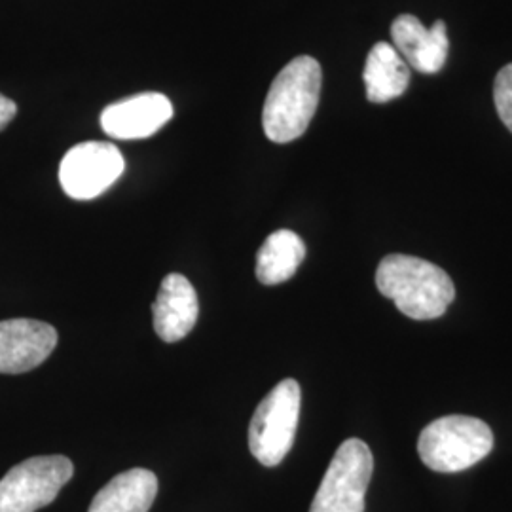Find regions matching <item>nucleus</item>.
Wrapping results in <instances>:
<instances>
[{
	"instance_id": "6e6552de",
	"label": "nucleus",
	"mask_w": 512,
	"mask_h": 512,
	"mask_svg": "<svg viewBox=\"0 0 512 512\" xmlns=\"http://www.w3.org/2000/svg\"><path fill=\"white\" fill-rule=\"evenodd\" d=\"M57 346V330L37 319L0 321V374H23L42 365Z\"/></svg>"
},
{
	"instance_id": "dca6fc26",
	"label": "nucleus",
	"mask_w": 512,
	"mask_h": 512,
	"mask_svg": "<svg viewBox=\"0 0 512 512\" xmlns=\"http://www.w3.org/2000/svg\"><path fill=\"white\" fill-rule=\"evenodd\" d=\"M16 114H18V105L0 93V131L8 128V124L14 120Z\"/></svg>"
},
{
	"instance_id": "39448f33",
	"label": "nucleus",
	"mask_w": 512,
	"mask_h": 512,
	"mask_svg": "<svg viewBox=\"0 0 512 512\" xmlns=\"http://www.w3.org/2000/svg\"><path fill=\"white\" fill-rule=\"evenodd\" d=\"M372 471L374 458L366 442L344 440L311 501L310 512H365V495Z\"/></svg>"
},
{
	"instance_id": "423d86ee",
	"label": "nucleus",
	"mask_w": 512,
	"mask_h": 512,
	"mask_svg": "<svg viewBox=\"0 0 512 512\" xmlns=\"http://www.w3.org/2000/svg\"><path fill=\"white\" fill-rule=\"evenodd\" d=\"M73 473V461L65 456L25 459L0 480V512H37L54 501Z\"/></svg>"
},
{
	"instance_id": "f8f14e48",
	"label": "nucleus",
	"mask_w": 512,
	"mask_h": 512,
	"mask_svg": "<svg viewBox=\"0 0 512 512\" xmlns=\"http://www.w3.org/2000/svg\"><path fill=\"white\" fill-rule=\"evenodd\" d=\"M158 494V478L148 469H129L93 497L88 512H148Z\"/></svg>"
},
{
	"instance_id": "7ed1b4c3",
	"label": "nucleus",
	"mask_w": 512,
	"mask_h": 512,
	"mask_svg": "<svg viewBox=\"0 0 512 512\" xmlns=\"http://www.w3.org/2000/svg\"><path fill=\"white\" fill-rule=\"evenodd\" d=\"M494 450V433L486 421L471 416H444L431 421L418 440L425 467L437 473H459Z\"/></svg>"
},
{
	"instance_id": "1a4fd4ad",
	"label": "nucleus",
	"mask_w": 512,
	"mask_h": 512,
	"mask_svg": "<svg viewBox=\"0 0 512 512\" xmlns=\"http://www.w3.org/2000/svg\"><path fill=\"white\" fill-rule=\"evenodd\" d=\"M173 116V105L162 93L148 92L116 101L103 110L101 128L120 141L147 139L164 128Z\"/></svg>"
},
{
	"instance_id": "ddd939ff",
	"label": "nucleus",
	"mask_w": 512,
	"mask_h": 512,
	"mask_svg": "<svg viewBox=\"0 0 512 512\" xmlns=\"http://www.w3.org/2000/svg\"><path fill=\"white\" fill-rule=\"evenodd\" d=\"M366 99L382 105L401 97L410 84V67L393 44L378 42L366 57Z\"/></svg>"
},
{
	"instance_id": "9b49d317",
	"label": "nucleus",
	"mask_w": 512,
	"mask_h": 512,
	"mask_svg": "<svg viewBox=\"0 0 512 512\" xmlns=\"http://www.w3.org/2000/svg\"><path fill=\"white\" fill-rule=\"evenodd\" d=\"M154 330L167 342H179L196 327L200 302L192 283L181 274H169L162 281L156 302L152 304Z\"/></svg>"
},
{
	"instance_id": "20e7f679",
	"label": "nucleus",
	"mask_w": 512,
	"mask_h": 512,
	"mask_svg": "<svg viewBox=\"0 0 512 512\" xmlns=\"http://www.w3.org/2000/svg\"><path fill=\"white\" fill-rule=\"evenodd\" d=\"M300 403V385L287 378L258 404L249 425V450L264 467H277L291 452L300 420Z\"/></svg>"
},
{
	"instance_id": "f257e3e1",
	"label": "nucleus",
	"mask_w": 512,
	"mask_h": 512,
	"mask_svg": "<svg viewBox=\"0 0 512 512\" xmlns=\"http://www.w3.org/2000/svg\"><path fill=\"white\" fill-rule=\"evenodd\" d=\"M376 285L401 313L416 321L439 319L456 298L452 277L418 256H385L376 272Z\"/></svg>"
},
{
	"instance_id": "0eeeda50",
	"label": "nucleus",
	"mask_w": 512,
	"mask_h": 512,
	"mask_svg": "<svg viewBox=\"0 0 512 512\" xmlns=\"http://www.w3.org/2000/svg\"><path fill=\"white\" fill-rule=\"evenodd\" d=\"M124 169V156L112 143L88 141L65 154L59 165V183L69 198L86 202L107 192Z\"/></svg>"
},
{
	"instance_id": "2eb2a0df",
	"label": "nucleus",
	"mask_w": 512,
	"mask_h": 512,
	"mask_svg": "<svg viewBox=\"0 0 512 512\" xmlns=\"http://www.w3.org/2000/svg\"><path fill=\"white\" fill-rule=\"evenodd\" d=\"M494 101L501 122L512 133V63L495 76Z\"/></svg>"
},
{
	"instance_id": "f03ea898",
	"label": "nucleus",
	"mask_w": 512,
	"mask_h": 512,
	"mask_svg": "<svg viewBox=\"0 0 512 512\" xmlns=\"http://www.w3.org/2000/svg\"><path fill=\"white\" fill-rule=\"evenodd\" d=\"M323 71L310 55L294 57L275 76L262 110V128L270 141L285 145L310 128L319 105Z\"/></svg>"
},
{
	"instance_id": "9d476101",
	"label": "nucleus",
	"mask_w": 512,
	"mask_h": 512,
	"mask_svg": "<svg viewBox=\"0 0 512 512\" xmlns=\"http://www.w3.org/2000/svg\"><path fill=\"white\" fill-rule=\"evenodd\" d=\"M391 38L406 65L418 73L437 74L448 59L450 40L444 21L427 29L416 16L401 14L391 25Z\"/></svg>"
},
{
	"instance_id": "4468645a",
	"label": "nucleus",
	"mask_w": 512,
	"mask_h": 512,
	"mask_svg": "<svg viewBox=\"0 0 512 512\" xmlns=\"http://www.w3.org/2000/svg\"><path fill=\"white\" fill-rule=\"evenodd\" d=\"M306 256V245L293 230H277L262 243L256 255V277L262 285L289 281Z\"/></svg>"
}]
</instances>
